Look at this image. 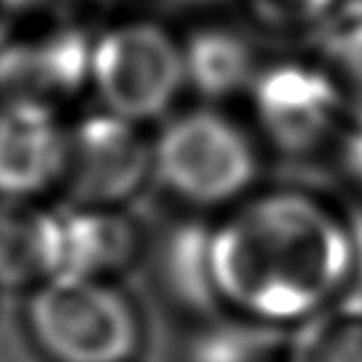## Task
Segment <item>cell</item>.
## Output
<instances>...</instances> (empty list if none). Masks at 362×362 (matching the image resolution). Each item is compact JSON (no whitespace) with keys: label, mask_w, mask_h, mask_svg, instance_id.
<instances>
[{"label":"cell","mask_w":362,"mask_h":362,"mask_svg":"<svg viewBox=\"0 0 362 362\" xmlns=\"http://www.w3.org/2000/svg\"><path fill=\"white\" fill-rule=\"evenodd\" d=\"M206 267L214 304L235 317L304 320L354 278L349 217L296 188L254 193L206 225Z\"/></svg>","instance_id":"1"},{"label":"cell","mask_w":362,"mask_h":362,"mask_svg":"<svg viewBox=\"0 0 362 362\" xmlns=\"http://www.w3.org/2000/svg\"><path fill=\"white\" fill-rule=\"evenodd\" d=\"M259 177V148L214 109L177 114L153 138V182L191 209H230Z\"/></svg>","instance_id":"2"},{"label":"cell","mask_w":362,"mask_h":362,"mask_svg":"<svg viewBox=\"0 0 362 362\" xmlns=\"http://www.w3.org/2000/svg\"><path fill=\"white\" fill-rule=\"evenodd\" d=\"M32 344L51 362H130L141 317L111 281L61 272L35 286L24 310Z\"/></svg>","instance_id":"3"},{"label":"cell","mask_w":362,"mask_h":362,"mask_svg":"<svg viewBox=\"0 0 362 362\" xmlns=\"http://www.w3.org/2000/svg\"><path fill=\"white\" fill-rule=\"evenodd\" d=\"M88 82L111 114L138 124L159 119L185 88L182 42L153 21L111 27L93 40Z\"/></svg>","instance_id":"4"},{"label":"cell","mask_w":362,"mask_h":362,"mask_svg":"<svg viewBox=\"0 0 362 362\" xmlns=\"http://www.w3.org/2000/svg\"><path fill=\"white\" fill-rule=\"evenodd\" d=\"M259 135L286 159L328 153L346 130V114L328 71L310 64L264 66L249 90Z\"/></svg>","instance_id":"5"},{"label":"cell","mask_w":362,"mask_h":362,"mask_svg":"<svg viewBox=\"0 0 362 362\" xmlns=\"http://www.w3.org/2000/svg\"><path fill=\"white\" fill-rule=\"evenodd\" d=\"M148 180H153V138L143 124L103 109L69 127L61 188L71 206H122Z\"/></svg>","instance_id":"6"},{"label":"cell","mask_w":362,"mask_h":362,"mask_svg":"<svg viewBox=\"0 0 362 362\" xmlns=\"http://www.w3.org/2000/svg\"><path fill=\"white\" fill-rule=\"evenodd\" d=\"M93 40L74 24L0 30V101L56 106L88 85Z\"/></svg>","instance_id":"7"},{"label":"cell","mask_w":362,"mask_h":362,"mask_svg":"<svg viewBox=\"0 0 362 362\" xmlns=\"http://www.w3.org/2000/svg\"><path fill=\"white\" fill-rule=\"evenodd\" d=\"M69 156V127L56 106L0 101V199L37 202L61 188Z\"/></svg>","instance_id":"8"},{"label":"cell","mask_w":362,"mask_h":362,"mask_svg":"<svg viewBox=\"0 0 362 362\" xmlns=\"http://www.w3.org/2000/svg\"><path fill=\"white\" fill-rule=\"evenodd\" d=\"M141 243L138 225L119 206L61 211V272L111 281L138 259Z\"/></svg>","instance_id":"9"},{"label":"cell","mask_w":362,"mask_h":362,"mask_svg":"<svg viewBox=\"0 0 362 362\" xmlns=\"http://www.w3.org/2000/svg\"><path fill=\"white\" fill-rule=\"evenodd\" d=\"M61 272V211L0 199V288H35Z\"/></svg>","instance_id":"10"},{"label":"cell","mask_w":362,"mask_h":362,"mask_svg":"<svg viewBox=\"0 0 362 362\" xmlns=\"http://www.w3.org/2000/svg\"><path fill=\"white\" fill-rule=\"evenodd\" d=\"M185 88L206 101H225L249 93L259 77L254 42L230 27H202L182 42Z\"/></svg>","instance_id":"11"},{"label":"cell","mask_w":362,"mask_h":362,"mask_svg":"<svg viewBox=\"0 0 362 362\" xmlns=\"http://www.w3.org/2000/svg\"><path fill=\"white\" fill-rule=\"evenodd\" d=\"M281 362H362V291L341 293L299 320Z\"/></svg>","instance_id":"12"},{"label":"cell","mask_w":362,"mask_h":362,"mask_svg":"<svg viewBox=\"0 0 362 362\" xmlns=\"http://www.w3.org/2000/svg\"><path fill=\"white\" fill-rule=\"evenodd\" d=\"M161 278L172 296L188 307H217L206 267V225H182L170 233L161 249Z\"/></svg>","instance_id":"13"},{"label":"cell","mask_w":362,"mask_h":362,"mask_svg":"<svg viewBox=\"0 0 362 362\" xmlns=\"http://www.w3.org/2000/svg\"><path fill=\"white\" fill-rule=\"evenodd\" d=\"M275 341L264 322L235 317L196 333L188 346V362H272L275 352H283Z\"/></svg>","instance_id":"14"},{"label":"cell","mask_w":362,"mask_h":362,"mask_svg":"<svg viewBox=\"0 0 362 362\" xmlns=\"http://www.w3.org/2000/svg\"><path fill=\"white\" fill-rule=\"evenodd\" d=\"M322 69L339 90L346 122L362 130V19H354L333 35Z\"/></svg>","instance_id":"15"},{"label":"cell","mask_w":362,"mask_h":362,"mask_svg":"<svg viewBox=\"0 0 362 362\" xmlns=\"http://www.w3.org/2000/svg\"><path fill=\"white\" fill-rule=\"evenodd\" d=\"M254 19L278 32L312 27L333 11L336 0H243Z\"/></svg>","instance_id":"16"},{"label":"cell","mask_w":362,"mask_h":362,"mask_svg":"<svg viewBox=\"0 0 362 362\" xmlns=\"http://www.w3.org/2000/svg\"><path fill=\"white\" fill-rule=\"evenodd\" d=\"M182 3H196V0H182ZM204 3H206V0H204Z\"/></svg>","instance_id":"17"}]
</instances>
